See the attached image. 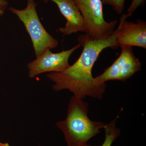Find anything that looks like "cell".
<instances>
[{"mask_svg": "<svg viewBox=\"0 0 146 146\" xmlns=\"http://www.w3.org/2000/svg\"><path fill=\"white\" fill-rule=\"evenodd\" d=\"M115 30L107 39L96 40L87 35H81L78 40L82 52L73 65L58 72H51L46 77L53 83V90H68L74 96L84 99L86 96L101 99L106 91V84L96 80L92 74L94 64L104 50L117 48L118 46Z\"/></svg>", "mask_w": 146, "mask_h": 146, "instance_id": "6da1fadb", "label": "cell"}, {"mask_svg": "<svg viewBox=\"0 0 146 146\" xmlns=\"http://www.w3.org/2000/svg\"><path fill=\"white\" fill-rule=\"evenodd\" d=\"M89 112L87 102L74 96L71 97L67 117L56 124L64 134L67 146H85L106 125L103 122L90 119Z\"/></svg>", "mask_w": 146, "mask_h": 146, "instance_id": "7a4b0ae2", "label": "cell"}, {"mask_svg": "<svg viewBox=\"0 0 146 146\" xmlns=\"http://www.w3.org/2000/svg\"><path fill=\"white\" fill-rule=\"evenodd\" d=\"M37 4L35 0H27L26 7L24 9L9 8L25 26L31 39L36 58L46 50L56 48L58 44L57 39L47 31L41 23L36 11Z\"/></svg>", "mask_w": 146, "mask_h": 146, "instance_id": "3957f363", "label": "cell"}, {"mask_svg": "<svg viewBox=\"0 0 146 146\" xmlns=\"http://www.w3.org/2000/svg\"><path fill=\"white\" fill-rule=\"evenodd\" d=\"M72 1L83 18L86 34L92 39L101 40L107 39L113 34L117 21L105 20L101 0Z\"/></svg>", "mask_w": 146, "mask_h": 146, "instance_id": "277c9868", "label": "cell"}, {"mask_svg": "<svg viewBox=\"0 0 146 146\" xmlns=\"http://www.w3.org/2000/svg\"><path fill=\"white\" fill-rule=\"evenodd\" d=\"M120 47L121 51L119 56L102 74L95 78L97 81L102 83L111 80L124 82L141 70L142 64L135 56L131 47Z\"/></svg>", "mask_w": 146, "mask_h": 146, "instance_id": "5b68a950", "label": "cell"}, {"mask_svg": "<svg viewBox=\"0 0 146 146\" xmlns=\"http://www.w3.org/2000/svg\"><path fill=\"white\" fill-rule=\"evenodd\" d=\"M80 47L79 44L70 49L54 53L47 49L39 57L28 64L29 76L34 78L38 75L46 72H58L70 66L69 58L73 52Z\"/></svg>", "mask_w": 146, "mask_h": 146, "instance_id": "8992f818", "label": "cell"}, {"mask_svg": "<svg viewBox=\"0 0 146 146\" xmlns=\"http://www.w3.org/2000/svg\"><path fill=\"white\" fill-rule=\"evenodd\" d=\"M128 16L123 14L116 29L117 42L119 46H137L146 48V23L138 19L136 23L129 22Z\"/></svg>", "mask_w": 146, "mask_h": 146, "instance_id": "52a82bcc", "label": "cell"}, {"mask_svg": "<svg viewBox=\"0 0 146 146\" xmlns=\"http://www.w3.org/2000/svg\"><path fill=\"white\" fill-rule=\"evenodd\" d=\"M47 3L52 2L57 5L60 13L65 18V27H60L58 31L63 35H68L81 32H85L84 22L81 13L72 0H43Z\"/></svg>", "mask_w": 146, "mask_h": 146, "instance_id": "ba28073f", "label": "cell"}, {"mask_svg": "<svg viewBox=\"0 0 146 146\" xmlns=\"http://www.w3.org/2000/svg\"><path fill=\"white\" fill-rule=\"evenodd\" d=\"M119 117L118 115L115 119L111 121L109 123L106 124L104 128L105 140L101 146H111L114 141H116L121 135V131L117 127L116 121ZM84 146H94L86 144Z\"/></svg>", "mask_w": 146, "mask_h": 146, "instance_id": "9c48e42d", "label": "cell"}, {"mask_svg": "<svg viewBox=\"0 0 146 146\" xmlns=\"http://www.w3.org/2000/svg\"><path fill=\"white\" fill-rule=\"evenodd\" d=\"M103 4L112 7L116 13L121 14L124 8L125 0H101Z\"/></svg>", "mask_w": 146, "mask_h": 146, "instance_id": "30bf717a", "label": "cell"}, {"mask_svg": "<svg viewBox=\"0 0 146 146\" xmlns=\"http://www.w3.org/2000/svg\"><path fill=\"white\" fill-rule=\"evenodd\" d=\"M145 0H132L130 5L128 9L127 15L129 17L132 16L139 7H143L145 5Z\"/></svg>", "mask_w": 146, "mask_h": 146, "instance_id": "8fae6325", "label": "cell"}, {"mask_svg": "<svg viewBox=\"0 0 146 146\" xmlns=\"http://www.w3.org/2000/svg\"><path fill=\"white\" fill-rule=\"evenodd\" d=\"M8 6L7 0H0V17L3 15Z\"/></svg>", "mask_w": 146, "mask_h": 146, "instance_id": "7c38bea8", "label": "cell"}, {"mask_svg": "<svg viewBox=\"0 0 146 146\" xmlns=\"http://www.w3.org/2000/svg\"><path fill=\"white\" fill-rule=\"evenodd\" d=\"M0 146H10L7 143H2L0 142Z\"/></svg>", "mask_w": 146, "mask_h": 146, "instance_id": "4fadbf2b", "label": "cell"}]
</instances>
